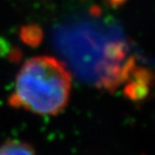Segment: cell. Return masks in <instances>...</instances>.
Instances as JSON below:
<instances>
[{"label": "cell", "instance_id": "3957f363", "mask_svg": "<svg viewBox=\"0 0 155 155\" xmlns=\"http://www.w3.org/2000/svg\"><path fill=\"white\" fill-rule=\"evenodd\" d=\"M20 38L26 45L35 46L40 43L42 39V30L35 24L23 26L20 30Z\"/></svg>", "mask_w": 155, "mask_h": 155}, {"label": "cell", "instance_id": "277c9868", "mask_svg": "<svg viewBox=\"0 0 155 155\" xmlns=\"http://www.w3.org/2000/svg\"><path fill=\"white\" fill-rule=\"evenodd\" d=\"M126 0H107V2L109 3L110 5H112V6H120V5H122L124 2H125Z\"/></svg>", "mask_w": 155, "mask_h": 155}, {"label": "cell", "instance_id": "6da1fadb", "mask_svg": "<svg viewBox=\"0 0 155 155\" xmlns=\"http://www.w3.org/2000/svg\"><path fill=\"white\" fill-rule=\"evenodd\" d=\"M72 77L67 67L51 57H35L23 64L10 97L12 106L40 115H55L69 102Z\"/></svg>", "mask_w": 155, "mask_h": 155}, {"label": "cell", "instance_id": "7a4b0ae2", "mask_svg": "<svg viewBox=\"0 0 155 155\" xmlns=\"http://www.w3.org/2000/svg\"><path fill=\"white\" fill-rule=\"evenodd\" d=\"M0 155H36L28 144L20 141H8L0 146Z\"/></svg>", "mask_w": 155, "mask_h": 155}]
</instances>
